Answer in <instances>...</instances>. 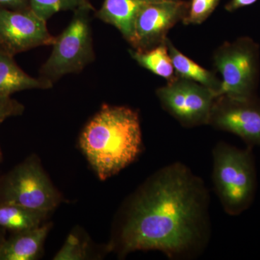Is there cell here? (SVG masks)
I'll use <instances>...</instances> for the list:
<instances>
[{
    "mask_svg": "<svg viewBox=\"0 0 260 260\" xmlns=\"http://www.w3.org/2000/svg\"><path fill=\"white\" fill-rule=\"evenodd\" d=\"M210 194L204 181L181 162L159 169L130 199L117 239L119 255L156 250L191 259L209 242Z\"/></svg>",
    "mask_w": 260,
    "mask_h": 260,
    "instance_id": "6da1fadb",
    "label": "cell"
},
{
    "mask_svg": "<svg viewBox=\"0 0 260 260\" xmlns=\"http://www.w3.org/2000/svg\"><path fill=\"white\" fill-rule=\"evenodd\" d=\"M85 158L102 181L135 161L143 149L138 113L129 107L104 104L80 137Z\"/></svg>",
    "mask_w": 260,
    "mask_h": 260,
    "instance_id": "7a4b0ae2",
    "label": "cell"
},
{
    "mask_svg": "<svg viewBox=\"0 0 260 260\" xmlns=\"http://www.w3.org/2000/svg\"><path fill=\"white\" fill-rule=\"evenodd\" d=\"M252 147L239 149L220 142L213 150V181L224 211L240 215L254 201L256 171Z\"/></svg>",
    "mask_w": 260,
    "mask_h": 260,
    "instance_id": "3957f363",
    "label": "cell"
},
{
    "mask_svg": "<svg viewBox=\"0 0 260 260\" xmlns=\"http://www.w3.org/2000/svg\"><path fill=\"white\" fill-rule=\"evenodd\" d=\"M75 10L69 25L56 37L50 56L40 69V78L54 84L65 75L79 73L95 59L90 12Z\"/></svg>",
    "mask_w": 260,
    "mask_h": 260,
    "instance_id": "277c9868",
    "label": "cell"
},
{
    "mask_svg": "<svg viewBox=\"0 0 260 260\" xmlns=\"http://www.w3.org/2000/svg\"><path fill=\"white\" fill-rule=\"evenodd\" d=\"M222 76L218 96L244 100L255 97L259 77V47L252 39L242 37L224 43L213 56Z\"/></svg>",
    "mask_w": 260,
    "mask_h": 260,
    "instance_id": "5b68a950",
    "label": "cell"
},
{
    "mask_svg": "<svg viewBox=\"0 0 260 260\" xmlns=\"http://www.w3.org/2000/svg\"><path fill=\"white\" fill-rule=\"evenodd\" d=\"M61 201V194L34 155L0 179V204L20 205L50 213Z\"/></svg>",
    "mask_w": 260,
    "mask_h": 260,
    "instance_id": "8992f818",
    "label": "cell"
},
{
    "mask_svg": "<svg viewBox=\"0 0 260 260\" xmlns=\"http://www.w3.org/2000/svg\"><path fill=\"white\" fill-rule=\"evenodd\" d=\"M162 107L186 127L208 124L216 95L201 84L176 77L156 90Z\"/></svg>",
    "mask_w": 260,
    "mask_h": 260,
    "instance_id": "52a82bcc",
    "label": "cell"
},
{
    "mask_svg": "<svg viewBox=\"0 0 260 260\" xmlns=\"http://www.w3.org/2000/svg\"><path fill=\"white\" fill-rule=\"evenodd\" d=\"M189 3L184 0H148L135 19L134 49L148 50L166 42L167 34L186 14Z\"/></svg>",
    "mask_w": 260,
    "mask_h": 260,
    "instance_id": "ba28073f",
    "label": "cell"
},
{
    "mask_svg": "<svg viewBox=\"0 0 260 260\" xmlns=\"http://www.w3.org/2000/svg\"><path fill=\"white\" fill-rule=\"evenodd\" d=\"M47 21L30 8L15 10L0 7V49L14 56L30 49L53 45Z\"/></svg>",
    "mask_w": 260,
    "mask_h": 260,
    "instance_id": "9c48e42d",
    "label": "cell"
},
{
    "mask_svg": "<svg viewBox=\"0 0 260 260\" xmlns=\"http://www.w3.org/2000/svg\"><path fill=\"white\" fill-rule=\"evenodd\" d=\"M208 124L237 135L249 146H260V100L217 97Z\"/></svg>",
    "mask_w": 260,
    "mask_h": 260,
    "instance_id": "30bf717a",
    "label": "cell"
},
{
    "mask_svg": "<svg viewBox=\"0 0 260 260\" xmlns=\"http://www.w3.org/2000/svg\"><path fill=\"white\" fill-rule=\"evenodd\" d=\"M50 224L13 233L5 239L0 250V260H36L42 256Z\"/></svg>",
    "mask_w": 260,
    "mask_h": 260,
    "instance_id": "8fae6325",
    "label": "cell"
},
{
    "mask_svg": "<svg viewBox=\"0 0 260 260\" xmlns=\"http://www.w3.org/2000/svg\"><path fill=\"white\" fill-rule=\"evenodd\" d=\"M148 0H104L95 15L102 21L115 27L132 44L134 37L135 19Z\"/></svg>",
    "mask_w": 260,
    "mask_h": 260,
    "instance_id": "7c38bea8",
    "label": "cell"
},
{
    "mask_svg": "<svg viewBox=\"0 0 260 260\" xmlns=\"http://www.w3.org/2000/svg\"><path fill=\"white\" fill-rule=\"evenodd\" d=\"M50 82L32 78L19 68L13 56L0 49V95L10 96L12 94L31 89L52 88Z\"/></svg>",
    "mask_w": 260,
    "mask_h": 260,
    "instance_id": "4fadbf2b",
    "label": "cell"
},
{
    "mask_svg": "<svg viewBox=\"0 0 260 260\" xmlns=\"http://www.w3.org/2000/svg\"><path fill=\"white\" fill-rule=\"evenodd\" d=\"M169 55L174 65L175 74L177 77L191 80L201 84L213 90L218 97L221 80L217 78L216 75L210 70L205 69L192 59L184 55L178 50L169 39L166 41Z\"/></svg>",
    "mask_w": 260,
    "mask_h": 260,
    "instance_id": "5bb4252c",
    "label": "cell"
},
{
    "mask_svg": "<svg viewBox=\"0 0 260 260\" xmlns=\"http://www.w3.org/2000/svg\"><path fill=\"white\" fill-rule=\"evenodd\" d=\"M48 213L20 205L1 203L0 226L13 233L28 230L42 225Z\"/></svg>",
    "mask_w": 260,
    "mask_h": 260,
    "instance_id": "9a60e30c",
    "label": "cell"
},
{
    "mask_svg": "<svg viewBox=\"0 0 260 260\" xmlns=\"http://www.w3.org/2000/svg\"><path fill=\"white\" fill-rule=\"evenodd\" d=\"M129 52L132 58L138 64L153 74L168 80V82L177 77L172 59L169 55L167 42L159 44L148 50L130 49Z\"/></svg>",
    "mask_w": 260,
    "mask_h": 260,
    "instance_id": "2e32d148",
    "label": "cell"
},
{
    "mask_svg": "<svg viewBox=\"0 0 260 260\" xmlns=\"http://www.w3.org/2000/svg\"><path fill=\"white\" fill-rule=\"evenodd\" d=\"M30 10L43 20H49L52 15L60 11L88 8L94 10L89 0H28Z\"/></svg>",
    "mask_w": 260,
    "mask_h": 260,
    "instance_id": "e0dca14e",
    "label": "cell"
},
{
    "mask_svg": "<svg viewBox=\"0 0 260 260\" xmlns=\"http://www.w3.org/2000/svg\"><path fill=\"white\" fill-rule=\"evenodd\" d=\"M220 0H191L185 17L184 25H200L215 11Z\"/></svg>",
    "mask_w": 260,
    "mask_h": 260,
    "instance_id": "ac0fdd59",
    "label": "cell"
},
{
    "mask_svg": "<svg viewBox=\"0 0 260 260\" xmlns=\"http://www.w3.org/2000/svg\"><path fill=\"white\" fill-rule=\"evenodd\" d=\"M88 244L75 234L68 236L66 242L54 256L57 260H80L88 257Z\"/></svg>",
    "mask_w": 260,
    "mask_h": 260,
    "instance_id": "d6986e66",
    "label": "cell"
},
{
    "mask_svg": "<svg viewBox=\"0 0 260 260\" xmlns=\"http://www.w3.org/2000/svg\"><path fill=\"white\" fill-rule=\"evenodd\" d=\"M24 106L10 96L0 95V124L13 116L21 115L24 112Z\"/></svg>",
    "mask_w": 260,
    "mask_h": 260,
    "instance_id": "ffe728a7",
    "label": "cell"
},
{
    "mask_svg": "<svg viewBox=\"0 0 260 260\" xmlns=\"http://www.w3.org/2000/svg\"><path fill=\"white\" fill-rule=\"evenodd\" d=\"M0 7L15 10H27L30 8L28 0H0Z\"/></svg>",
    "mask_w": 260,
    "mask_h": 260,
    "instance_id": "44dd1931",
    "label": "cell"
},
{
    "mask_svg": "<svg viewBox=\"0 0 260 260\" xmlns=\"http://www.w3.org/2000/svg\"><path fill=\"white\" fill-rule=\"evenodd\" d=\"M257 0H231L226 5L225 9L229 12H234L240 8L250 6L255 3Z\"/></svg>",
    "mask_w": 260,
    "mask_h": 260,
    "instance_id": "7402d4cb",
    "label": "cell"
},
{
    "mask_svg": "<svg viewBox=\"0 0 260 260\" xmlns=\"http://www.w3.org/2000/svg\"><path fill=\"white\" fill-rule=\"evenodd\" d=\"M5 239V229L0 226V250H1L2 246L4 244Z\"/></svg>",
    "mask_w": 260,
    "mask_h": 260,
    "instance_id": "603a6c76",
    "label": "cell"
},
{
    "mask_svg": "<svg viewBox=\"0 0 260 260\" xmlns=\"http://www.w3.org/2000/svg\"><path fill=\"white\" fill-rule=\"evenodd\" d=\"M2 160V152H1V148H0V161H1Z\"/></svg>",
    "mask_w": 260,
    "mask_h": 260,
    "instance_id": "cb8c5ba5",
    "label": "cell"
}]
</instances>
